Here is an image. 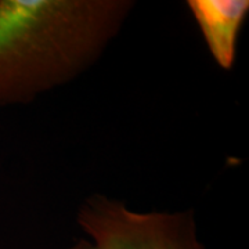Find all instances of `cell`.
Masks as SVG:
<instances>
[{
  "mask_svg": "<svg viewBox=\"0 0 249 249\" xmlns=\"http://www.w3.org/2000/svg\"><path fill=\"white\" fill-rule=\"evenodd\" d=\"M133 0H0V108L24 106L94 67Z\"/></svg>",
  "mask_w": 249,
  "mask_h": 249,
  "instance_id": "6da1fadb",
  "label": "cell"
},
{
  "mask_svg": "<svg viewBox=\"0 0 249 249\" xmlns=\"http://www.w3.org/2000/svg\"><path fill=\"white\" fill-rule=\"evenodd\" d=\"M76 222L86 238L65 249H206L193 211L137 212L93 194L79 206Z\"/></svg>",
  "mask_w": 249,
  "mask_h": 249,
  "instance_id": "7a4b0ae2",
  "label": "cell"
},
{
  "mask_svg": "<svg viewBox=\"0 0 249 249\" xmlns=\"http://www.w3.org/2000/svg\"><path fill=\"white\" fill-rule=\"evenodd\" d=\"M186 4L213 61L224 71L232 70L248 0H188Z\"/></svg>",
  "mask_w": 249,
  "mask_h": 249,
  "instance_id": "3957f363",
  "label": "cell"
}]
</instances>
